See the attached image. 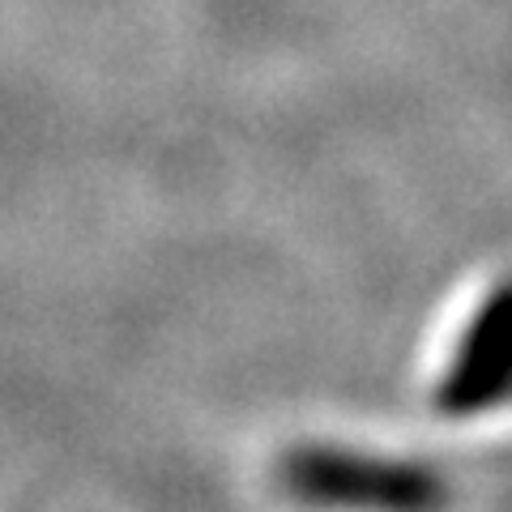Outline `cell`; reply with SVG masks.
<instances>
[{"mask_svg": "<svg viewBox=\"0 0 512 512\" xmlns=\"http://www.w3.org/2000/svg\"><path fill=\"white\" fill-rule=\"evenodd\" d=\"M278 483L312 512H448L453 478L419 457L363 453L346 444H299L278 461Z\"/></svg>", "mask_w": 512, "mask_h": 512, "instance_id": "6da1fadb", "label": "cell"}, {"mask_svg": "<svg viewBox=\"0 0 512 512\" xmlns=\"http://www.w3.org/2000/svg\"><path fill=\"white\" fill-rule=\"evenodd\" d=\"M508 393H512V299L508 286L495 282L478 299L444 372L436 376L431 410L440 419H483V414L508 402Z\"/></svg>", "mask_w": 512, "mask_h": 512, "instance_id": "7a4b0ae2", "label": "cell"}]
</instances>
